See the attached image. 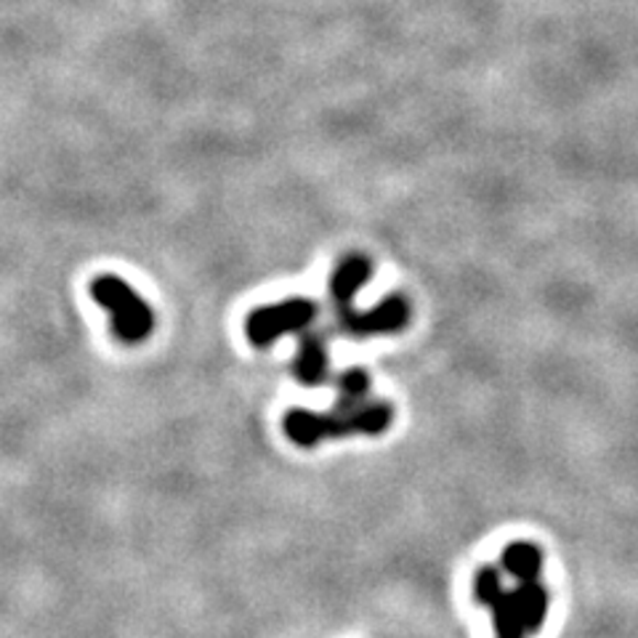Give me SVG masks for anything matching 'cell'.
Returning <instances> with one entry per match:
<instances>
[{"label": "cell", "mask_w": 638, "mask_h": 638, "mask_svg": "<svg viewBox=\"0 0 638 638\" xmlns=\"http://www.w3.org/2000/svg\"><path fill=\"white\" fill-rule=\"evenodd\" d=\"M394 410L388 402H365L351 413H311L290 410L285 415V437L298 447H315L324 439H343L362 433V437H381L388 431Z\"/></svg>", "instance_id": "1"}, {"label": "cell", "mask_w": 638, "mask_h": 638, "mask_svg": "<svg viewBox=\"0 0 638 638\" xmlns=\"http://www.w3.org/2000/svg\"><path fill=\"white\" fill-rule=\"evenodd\" d=\"M91 293L96 304L105 306L112 315V328L114 336L125 343H139L155 328V315H152L150 306L144 304V298L133 290L131 285L123 283L114 274H101L94 279Z\"/></svg>", "instance_id": "2"}, {"label": "cell", "mask_w": 638, "mask_h": 638, "mask_svg": "<svg viewBox=\"0 0 638 638\" xmlns=\"http://www.w3.org/2000/svg\"><path fill=\"white\" fill-rule=\"evenodd\" d=\"M315 317L317 306L309 298H287L283 304L261 306V309L251 311V317L245 322L248 341L253 346L266 349L287 333H301V330L315 322Z\"/></svg>", "instance_id": "3"}, {"label": "cell", "mask_w": 638, "mask_h": 638, "mask_svg": "<svg viewBox=\"0 0 638 638\" xmlns=\"http://www.w3.org/2000/svg\"><path fill=\"white\" fill-rule=\"evenodd\" d=\"M341 319V328L354 338H367V336H388L399 333L402 328H407L410 322V304L405 296H388L370 311H354L349 309Z\"/></svg>", "instance_id": "4"}, {"label": "cell", "mask_w": 638, "mask_h": 638, "mask_svg": "<svg viewBox=\"0 0 638 638\" xmlns=\"http://www.w3.org/2000/svg\"><path fill=\"white\" fill-rule=\"evenodd\" d=\"M370 274H373V266H370V261L360 253L346 255V258L336 266L333 279H330V296H333L338 317L346 315L351 309V301H354L356 293L362 290V285L367 283Z\"/></svg>", "instance_id": "5"}, {"label": "cell", "mask_w": 638, "mask_h": 638, "mask_svg": "<svg viewBox=\"0 0 638 638\" xmlns=\"http://www.w3.org/2000/svg\"><path fill=\"white\" fill-rule=\"evenodd\" d=\"M296 378L304 386H319L328 378V351H324V338L315 333H304L298 341L296 365H293Z\"/></svg>", "instance_id": "6"}, {"label": "cell", "mask_w": 638, "mask_h": 638, "mask_svg": "<svg viewBox=\"0 0 638 638\" xmlns=\"http://www.w3.org/2000/svg\"><path fill=\"white\" fill-rule=\"evenodd\" d=\"M516 609H519L521 625H525V634H538L546 623L548 615V591L535 580V583H521L514 591Z\"/></svg>", "instance_id": "7"}, {"label": "cell", "mask_w": 638, "mask_h": 638, "mask_svg": "<svg viewBox=\"0 0 638 638\" xmlns=\"http://www.w3.org/2000/svg\"><path fill=\"white\" fill-rule=\"evenodd\" d=\"M503 570L510 578L519 580V583H535L542 570L540 548L527 540L510 542V546H506V551H503Z\"/></svg>", "instance_id": "8"}, {"label": "cell", "mask_w": 638, "mask_h": 638, "mask_svg": "<svg viewBox=\"0 0 638 638\" xmlns=\"http://www.w3.org/2000/svg\"><path fill=\"white\" fill-rule=\"evenodd\" d=\"M370 392V378L365 370L351 367L338 378V399L333 413H351L360 405H365V397Z\"/></svg>", "instance_id": "9"}, {"label": "cell", "mask_w": 638, "mask_h": 638, "mask_svg": "<svg viewBox=\"0 0 638 638\" xmlns=\"http://www.w3.org/2000/svg\"><path fill=\"white\" fill-rule=\"evenodd\" d=\"M490 609H493V625L497 638H525V625H521L519 609H516L514 593L503 591Z\"/></svg>", "instance_id": "10"}, {"label": "cell", "mask_w": 638, "mask_h": 638, "mask_svg": "<svg viewBox=\"0 0 638 638\" xmlns=\"http://www.w3.org/2000/svg\"><path fill=\"white\" fill-rule=\"evenodd\" d=\"M474 593L476 602L482 606H493L495 598L503 593V583H501V572L495 566H482L474 578Z\"/></svg>", "instance_id": "11"}]
</instances>
